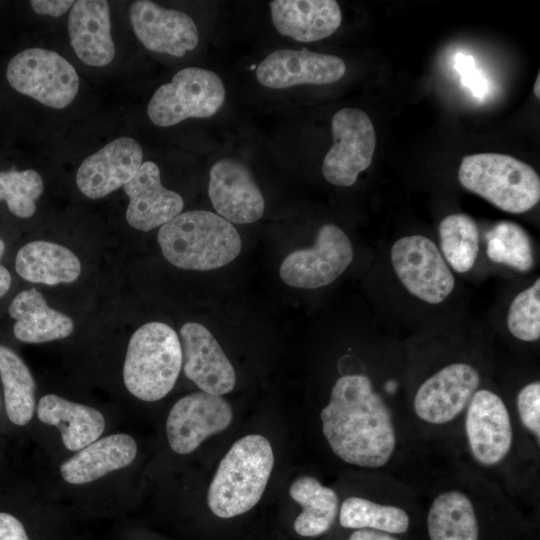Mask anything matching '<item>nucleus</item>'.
<instances>
[{
    "label": "nucleus",
    "instance_id": "nucleus-3",
    "mask_svg": "<svg viewBox=\"0 0 540 540\" xmlns=\"http://www.w3.org/2000/svg\"><path fill=\"white\" fill-rule=\"evenodd\" d=\"M273 466V450L264 436L250 434L237 440L220 461L210 483V510L227 519L252 509L264 493Z\"/></svg>",
    "mask_w": 540,
    "mask_h": 540
},
{
    "label": "nucleus",
    "instance_id": "nucleus-1",
    "mask_svg": "<svg viewBox=\"0 0 540 540\" xmlns=\"http://www.w3.org/2000/svg\"><path fill=\"white\" fill-rule=\"evenodd\" d=\"M320 418L330 448L346 463L379 468L392 457L396 446L392 413L366 375L340 377Z\"/></svg>",
    "mask_w": 540,
    "mask_h": 540
},
{
    "label": "nucleus",
    "instance_id": "nucleus-10",
    "mask_svg": "<svg viewBox=\"0 0 540 540\" xmlns=\"http://www.w3.org/2000/svg\"><path fill=\"white\" fill-rule=\"evenodd\" d=\"M352 259L353 248L348 236L338 226L325 224L312 247L297 249L283 260L279 274L291 287L315 289L337 279Z\"/></svg>",
    "mask_w": 540,
    "mask_h": 540
},
{
    "label": "nucleus",
    "instance_id": "nucleus-22",
    "mask_svg": "<svg viewBox=\"0 0 540 540\" xmlns=\"http://www.w3.org/2000/svg\"><path fill=\"white\" fill-rule=\"evenodd\" d=\"M136 454L137 444L133 437L124 433L112 434L77 451L60 466V474L69 484H87L127 467Z\"/></svg>",
    "mask_w": 540,
    "mask_h": 540
},
{
    "label": "nucleus",
    "instance_id": "nucleus-28",
    "mask_svg": "<svg viewBox=\"0 0 540 540\" xmlns=\"http://www.w3.org/2000/svg\"><path fill=\"white\" fill-rule=\"evenodd\" d=\"M0 379L9 420L28 424L35 412V380L24 361L10 348L0 345Z\"/></svg>",
    "mask_w": 540,
    "mask_h": 540
},
{
    "label": "nucleus",
    "instance_id": "nucleus-25",
    "mask_svg": "<svg viewBox=\"0 0 540 540\" xmlns=\"http://www.w3.org/2000/svg\"><path fill=\"white\" fill-rule=\"evenodd\" d=\"M15 269L29 282L57 285L75 281L81 273V263L68 248L38 240L25 244L18 251Z\"/></svg>",
    "mask_w": 540,
    "mask_h": 540
},
{
    "label": "nucleus",
    "instance_id": "nucleus-7",
    "mask_svg": "<svg viewBox=\"0 0 540 540\" xmlns=\"http://www.w3.org/2000/svg\"><path fill=\"white\" fill-rule=\"evenodd\" d=\"M6 77L16 91L51 108L71 104L79 89L75 68L60 54L43 48H28L8 63Z\"/></svg>",
    "mask_w": 540,
    "mask_h": 540
},
{
    "label": "nucleus",
    "instance_id": "nucleus-18",
    "mask_svg": "<svg viewBox=\"0 0 540 540\" xmlns=\"http://www.w3.org/2000/svg\"><path fill=\"white\" fill-rule=\"evenodd\" d=\"M142 160L143 151L136 140L117 138L82 162L76 173V184L85 196L102 198L127 184Z\"/></svg>",
    "mask_w": 540,
    "mask_h": 540
},
{
    "label": "nucleus",
    "instance_id": "nucleus-41",
    "mask_svg": "<svg viewBox=\"0 0 540 540\" xmlns=\"http://www.w3.org/2000/svg\"><path fill=\"white\" fill-rule=\"evenodd\" d=\"M5 251V244L4 241L0 238V259L2 258Z\"/></svg>",
    "mask_w": 540,
    "mask_h": 540
},
{
    "label": "nucleus",
    "instance_id": "nucleus-20",
    "mask_svg": "<svg viewBox=\"0 0 540 540\" xmlns=\"http://www.w3.org/2000/svg\"><path fill=\"white\" fill-rule=\"evenodd\" d=\"M68 33L74 52L85 64L103 67L113 60L115 45L107 1H75L68 17Z\"/></svg>",
    "mask_w": 540,
    "mask_h": 540
},
{
    "label": "nucleus",
    "instance_id": "nucleus-32",
    "mask_svg": "<svg viewBox=\"0 0 540 540\" xmlns=\"http://www.w3.org/2000/svg\"><path fill=\"white\" fill-rule=\"evenodd\" d=\"M44 189L42 177L32 169L0 171V201L20 218H29L36 211V200Z\"/></svg>",
    "mask_w": 540,
    "mask_h": 540
},
{
    "label": "nucleus",
    "instance_id": "nucleus-31",
    "mask_svg": "<svg viewBox=\"0 0 540 540\" xmlns=\"http://www.w3.org/2000/svg\"><path fill=\"white\" fill-rule=\"evenodd\" d=\"M487 256L499 264L528 271L534 264L527 232L511 221H500L487 233Z\"/></svg>",
    "mask_w": 540,
    "mask_h": 540
},
{
    "label": "nucleus",
    "instance_id": "nucleus-14",
    "mask_svg": "<svg viewBox=\"0 0 540 540\" xmlns=\"http://www.w3.org/2000/svg\"><path fill=\"white\" fill-rule=\"evenodd\" d=\"M129 16L137 38L153 52L181 57L199 42L195 22L182 11L138 0L131 4Z\"/></svg>",
    "mask_w": 540,
    "mask_h": 540
},
{
    "label": "nucleus",
    "instance_id": "nucleus-39",
    "mask_svg": "<svg viewBox=\"0 0 540 540\" xmlns=\"http://www.w3.org/2000/svg\"><path fill=\"white\" fill-rule=\"evenodd\" d=\"M11 285V275L9 271L0 265V297L4 296Z\"/></svg>",
    "mask_w": 540,
    "mask_h": 540
},
{
    "label": "nucleus",
    "instance_id": "nucleus-9",
    "mask_svg": "<svg viewBox=\"0 0 540 540\" xmlns=\"http://www.w3.org/2000/svg\"><path fill=\"white\" fill-rule=\"evenodd\" d=\"M391 262L404 287L422 301L441 303L454 289L451 270L437 246L425 236L397 240L391 248Z\"/></svg>",
    "mask_w": 540,
    "mask_h": 540
},
{
    "label": "nucleus",
    "instance_id": "nucleus-37",
    "mask_svg": "<svg viewBox=\"0 0 540 540\" xmlns=\"http://www.w3.org/2000/svg\"><path fill=\"white\" fill-rule=\"evenodd\" d=\"M74 2L68 0H32L30 5L37 14L60 17L72 8Z\"/></svg>",
    "mask_w": 540,
    "mask_h": 540
},
{
    "label": "nucleus",
    "instance_id": "nucleus-2",
    "mask_svg": "<svg viewBox=\"0 0 540 540\" xmlns=\"http://www.w3.org/2000/svg\"><path fill=\"white\" fill-rule=\"evenodd\" d=\"M157 240L172 265L198 271L227 265L239 255L242 245L232 223L205 210L180 213L161 226Z\"/></svg>",
    "mask_w": 540,
    "mask_h": 540
},
{
    "label": "nucleus",
    "instance_id": "nucleus-21",
    "mask_svg": "<svg viewBox=\"0 0 540 540\" xmlns=\"http://www.w3.org/2000/svg\"><path fill=\"white\" fill-rule=\"evenodd\" d=\"M269 5L276 30L300 42L327 38L342 21L334 0H274Z\"/></svg>",
    "mask_w": 540,
    "mask_h": 540
},
{
    "label": "nucleus",
    "instance_id": "nucleus-30",
    "mask_svg": "<svg viewBox=\"0 0 540 540\" xmlns=\"http://www.w3.org/2000/svg\"><path fill=\"white\" fill-rule=\"evenodd\" d=\"M440 246L449 265L458 273L469 271L479 250V231L466 214L446 216L439 225Z\"/></svg>",
    "mask_w": 540,
    "mask_h": 540
},
{
    "label": "nucleus",
    "instance_id": "nucleus-17",
    "mask_svg": "<svg viewBox=\"0 0 540 540\" xmlns=\"http://www.w3.org/2000/svg\"><path fill=\"white\" fill-rule=\"evenodd\" d=\"M346 71L344 61L334 55L302 50L281 49L270 53L259 64V83L272 89L300 84H330L340 80Z\"/></svg>",
    "mask_w": 540,
    "mask_h": 540
},
{
    "label": "nucleus",
    "instance_id": "nucleus-35",
    "mask_svg": "<svg viewBox=\"0 0 540 540\" xmlns=\"http://www.w3.org/2000/svg\"><path fill=\"white\" fill-rule=\"evenodd\" d=\"M455 69L461 76L462 84L469 88L476 98H483L487 94L488 79L476 67L473 56L458 53L455 57Z\"/></svg>",
    "mask_w": 540,
    "mask_h": 540
},
{
    "label": "nucleus",
    "instance_id": "nucleus-11",
    "mask_svg": "<svg viewBox=\"0 0 540 540\" xmlns=\"http://www.w3.org/2000/svg\"><path fill=\"white\" fill-rule=\"evenodd\" d=\"M232 408L222 396L198 391L179 399L166 421L170 448L186 455L209 436L225 430L232 422Z\"/></svg>",
    "mask_w": 540,
    "mask_h": 540
},
{
    "label": "nucleus",
    "instance_id": "nucleus-36",
    "mask_svg": "<svg viewBox=\"0 0 540 540\" xmlns=\"http://www.w3.org/2000/svg\"><path fill=\"white\" fill-rule=\"evenodd\" d=\"M0 540H30L20 520L0 512Z\"/></svg>",
    "mask_w": 540,
    "mask_h": 540
},
{
    "label": "nucleus",
    "instance_id": "nucleus-8",
    "mask_svg": "<svg viewBox=\"0 0 540 540\" xmlns=\"http://www.w3.org/2000/svg\"><path fill=\"white\" fill-rule=\"evenodd\" d=\"M333 145L324 157L322 174L336 186H352L374 155L376 134L369 116L357 108H342L332 118Z\"/></svg>",
    "mask_w": 540,
    "mask_h": 540
},
{
    "label": "nucleus",
    "instance_id": "nucleus-6",
    "mask_svg": "<svg viewBox=\"0 0 540 540\" xmlns=\"http://www.w3.org/2000/svg\"><path fill=\"white\" fill-rule=\"evenodd\" d=\"M224 100L225 88L216 73L187 67L154 92L147 113L157 126L169 127L188 118L211 117L222 107Z\"/></svg>",
    "mask_w": 540,
    "mask_h": 540
},
{
    "label": "nucleus",
    "instance_id": "nucleus-24",
    "mask_svg": "<svg viewBox=\"0 0 540 540\" xmlns=\"http://www.w3.org/2000/svg\"><path fill=\"white\" fill-rule=\"evenodd\" d=\"M8 312L16 320L13 326L15 337L25 343L63 339L74 329L72 319L50 308L35 288L18 293L10 303Z\"/></svg>",
    "mask_w": 540,
    "mask_h": 540
},
{
    "label": "nucleus",
    "instance_id": "nucleus-15",
    "mask_svg": "<svg viewBox=\"0 0 540 540\" xmlns=\"http://www.w3.org/2000/svg\"><path fill=\"white\" fill-rule=\"evenodd\" d=\"M183 370L201 391L222 396L236 383L235 370L212 333L188 322L180 329Z\"/></svg>",
    "mask_w": 540,
    "mask_h": 540
},
{
    "label": "nucleus",
    "instance_id": "nucleus-27",
    "mask_svg": "<svg viewBox=\"0 0 540 540\" xmlns=\"http://www.w3.org/2000/svg\"><path fill=\"white\" fill-rule=\"evenodd\" d=\"M427 529L430 540H478V521L469 497L458 490L439 494L430 506Z\"/></svg>",
    "mask_w": 540,
    "mask_h": 540
},
{
    "label": "nucleus",
    "instance_id": "nucleus-16",
    "mask_svg": "<svg viewBox=\"0 0 540 540\" xmlns=\"http://www.w3.org/2000/svg\"><path fill=\"white\" fill-rule=\"evenodd\" d=\"M208 194L218 215L230 223H253L264 213L263 195L251 172L234 159L224 158L212 165Z\"/></svg>",
    "mask_w": 540,
    "mask_h": 540
},
{
    "label": "nucleus",
    "instance_id": "nucleus-12",
    "mask_svg": "<svg viewBox=\"0 0 540 540\" xmlns=\"http://www.w3.org/2000/svg\"><path fill=\"white\" fill-rule=\"evenodd\" d=\"M479 385L480 375L472 365H447L418 388L414 397L415 413L431 424L448 423L467 408Z\"/></svg>",
    "mask_w": 540,
    "mask_h": 540
},
{
    "label": "nucleus",
    "instance_id": "nucleus-26",
    "mask_svg": "<svg viewBox=\"0 0 540 540\" xmlns=\"http://www.w3.org/2000/svg\"><path fill=\"white\" fill-rule=\"evenodd\" d=\"M289 494L302 507L293 525L297 534L314 537L330 529L339 506L338 496L333 489L322 485L312 476L303 475L292 482Z\"/></svg>",
    "mask_w": 540,
    "mask_h": 540
},
{
    "label": "nucleus",
    "instance_id": "nucleus-13",
    "mask_svg": "<svg viewBox=\"0 0 540 540\" xmlns=\"http://www.w3.org/2000/svg\"><path fill=\"white\" fill-rule=\"evenodd\" d=\"M465 430L472 455L482 465H496L511 449L509 412L503 400L490 390L474 393L467 406Z\"/></svg>",
    "mask_w": 540,
    "mask_h": 540
},
{
    "label": "nucleus",
    "instance_id": "nucleus-23",
    "mask_svg": "<svg viewBox=\"0 0 540 540\" xmlns=\"http://www.w3.org/2000/svg\"><path fill=\"white\" fill-rule=\"evenodd\" d=\"M36 411L42 423L60 431L62 442L70 451L77 452L99 439L106 425L103 414L97 409L55 394L41 397Z\"/></svg>",
    "mask_w": 540,
    "mask_h": 540
},
{
    "label": "nucleus",
    "instance_id": "nucleus-38",
    "mask_svg": "<svg viewBox=\"0 0 540 540\" xmlns=\"http://www.w3.org/2000/svg\"><path fill=\"white\" fill-rule=\"evenodd\" d=\"M348 540H400L389 533L372 530V529H357L354 531Z\"/></svg>",
    "mask_w": 540,
    "mask_h": 540
},
{
    "label": "nucleus",
    "instance_id": "nucleus-29",
    "mask_svg": "<svg viewBox=\"0 0 540 540\" xmlns=\"http://www.w3.org/2000/svg\"><path fill=\"white\" fill-rule=\"evenodd\" d=\"M339 522L351 529H372L389 534L405 533L410 524L405 510L362 497L346 498L340 508Z\"/></svg>",
    "mask_w": 540,
    "mask_h": 540
},
{
    "label": "nucleus",
    "instance_id": "nucleus-33",
    "mask_svg": "<svg viewBox=\"0 0 540 540\" xmlns=\"http://www.w3.org/2000/svg\"><path fill=\"white\" fill-rule=\"evenodd\" d=\"M507 326L510 333L522 341L540 337V279L521 291L510 304Z\"/></svg>",
    "mask_w": 540,
    "mask_h": 540
},
{
    "label": "nucleus",
    "instance_id": "nucleus-19",
    "mask_svg": "<svg viewBox=\"0 0 540 540\" xmlns=\"http://www.w3.org/2000/svg\"><path fill=\"white\" fill-rule=\"evenodd\" d=\"M123 188L129 197L126 220L135 229L150 231L182 212L181 195L161 184L160 170L152 161L142 163Z\"/></svg>",
    "mask_w": 540,
    "mask_h": 540
},
{
    "label": "nucleus",
    "instance_id": "nucleus-40",
    "mask_svg": "<svg viewBox=\"0 0 540 540\" xmlns=\"http://www.w3.org/2000/svg\"><path fill=\"white\" fill-rule=\"evenodd\" d=\"M540 73H538L535 84H534V94L537 98L540 97Z\"/></svg>",
    "mask_w": 540,
    "mask_h": 540
},
{
    "label": "nucleus",
    "instance_id": "nucleus-4",
    "mask_svg": "<svg viewBox=\"0 0 540 540\" xmlns=\"http://www.w3.org/2000/svg\"><path fill=\"white\" fill-rule=\"evenodd\" d=\"M182 367L180 339L169 325L150 322L131 336L123 365V381L136 398L153 402L174 387Z\"/></svg>",
    "mask_w": 540,
    "mask_h": 540
},
{
    "label": "nucleus",
    "instance_id": "nucleus-34",
    "mask_svg": "<svg viewBox=\"0 0 540 540\" xmlns=\"http://www.w3.org/2000/svg\"><path fill=\"white\" fill-rule=\"evenodd\" d=\"M517 408L522 424L539 441L540 438V383L525 385L518 393Z\"/></svg>",
    "mask_w": 540,
    "mask_h": 540
},
{
    "label": "nucleus",
    "instance_id": "nucleus-5",
    "mask_svg": "<svg viewBox=\"0 0 540 540\" xmlns=\"http://www.w3.org/2000/svg\"><path fill=\"white\" fill-rule=\"evenodd\" d=\"M461 185L509 213H523L540 199V178L527 163L498 153H479L462 159Z\"/></svg>",
    "mask_w": 540,
    "mask_h": 540
}]
</instances>
